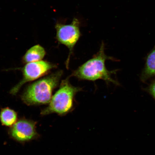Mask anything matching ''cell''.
Listing matches in <instances>:
<instances>
[{
    "label": "cell",
    "mask_w": 155,
    "mask_h": 155,
    "mask_svg": "<svg viewBox=\"0 0 155 155\" xmlns=\"http://www.w3.org/2000/svg\"><path fill=\"white\" fill-rule=\"evenodd\" d=\"M104 45L102 43L99 51L92 59L79 67L71 75L80 80L94 81L102 79L107 84L110 83L120 86L119 83L112 78V74H115L118 70L109 71L106 68L105 61L107 60L117 61L114 58L108 57L104 53Z\"/></svg>",
    "instance_id": "cell-1"
},
{
    "label": "cell",
    "mask_w": 155,
    "mask_h": 155,
    "mask_svg": "<svg viewBox=\"0 0 155 155\" xmlns=\"http://www.w3.org/2000/svg\"><path fill=\"white\" fill-rule=\"evenodd\" d=\"M63 74V71L60 70L36 81L27 87L21 99L28 106L49 104L52 93L59 85Z\"/></svg>",
    "instance_id": "cell-2"
},
{
    "label": "cell",
    "mask_w": 155,
    "mask_h": 155,
    "mask_svg": "<svg viewBox=\"0 0 155 155\" xmlns=\"http://www.w3.org/2000/svg\"><path fill=\"white\" fill-rule=\"evenodd\" d=\"M81 90L80 87L72 86L69 82V78L63 80L48 106L42 110L41 115L45 116L53 113L66 115L73 109L75 95Z\"/></svg>",
    "instance_id": "cell-3"
},
{
    "label": "cell",
    "mask_w": 155,
    "mask_h": 155,
    "mask_svg": "<svg viewBox=\"0 0 155 155\" xmlns=\"http://www.w3.org/2000/svg\"><path fill=\"white\" fill-rule=\"evenodd\" d=\"M55 28L57 31L56 38L58 41L67 46L69 50L68 57L66 63V66L68 69L74 48L81 36L80 22L78 19L75 18L70 24L57 23Z\"/></svg>",
    "instance_id": "cell-4"
},
{
    "label": "cell",
    "mask_w": 155,
    "mask_h": 155,
    "mask_svg": "<svg viewBox=\"0 0 155 155\" xmlns=\"http://www.w3.org/2000/svg\"><path fill=\"white\" fill-rule=\"evenodd\" d=\"M37 122L32 120L21 118L12 127L8 133L13 140L21 144L36 140L40 135L36 130Z\"/></svg>",
    "instance_id": "cell-5"
},
{
    "label": "cell",
    "mask_w": 155,
    "mask_h": 155,
    "mask_svg": "<svg viewBox=\"0 0 155 155\" xmlns=\"http://www.w3.org/2000/svg\"><path fill=\"white\" fill-rule=\"evenodd\" d=\"M57 67L54 64L45 61L26 64L21 69L23 74L22 80L11 89L10 93L13 95L16 94L25 83L36 80Z\"/></svg>",
    "instance_id": "cell-6"
},
{
    "label": "cell",
    "mask_w": 155,
    "mask_h": 155,
    "mask_svg": "<svg viewBox=\"0 0 155 155\" xmlns=\"http://www.w3.org/2000/svg\"><path fill=\"white\" fill-rule=\"evenodd\" d=\"M155 76V46L147 56L144 69L141 73V81L146 82Z\"/></svg>",
    "instance_id": "cell-7"
},
{
    "label": "cell",
    "mask_w": 155,
    "mask_h": 155,
    "mask_svg": "<svg viewBox=\"0 0 155 155\" xmlns=\"http://www.w3.org/2000/svg\"><path fill=\"white\" fill-rule=\"evenodd\" d=\"M46 53L44 48L39 45L34 46L29 49L23 56L22 61L24 63L41 61L46 55Z\"/></svg>",
    "instance_id": "cell-8"
},
{
    "label": "cell",
    "mask_w": 155,
    "mask_h": 155,
    "mask_svg": "<svg viewBox=\"0 0 155 155\" xmlns=\"http://www.w3.org/2000/svg\"><path fill=\"white\" fill-rule=\"evenodd\" d=\"M18 120V114L14 110L8 107L1 109L0 112V121L2 125L10 127Z\"/></svg>",
    "instance_id": "cell-9"
},
{
    "label": "cell",
    "mask_w": 155,
    "mask_h": 155,
    "mask_svg": "<svg viewBox=\"0 0 155 155\" xmlns=\"http://www.w3.org/2000/svg\"><path fill=\"white\" fill-rule=\"evenodd\" d=\"M147 90L155 100V79L151 83Z\"/></svg>",
    "instance_id": "cell-10"
}]
</instances>
